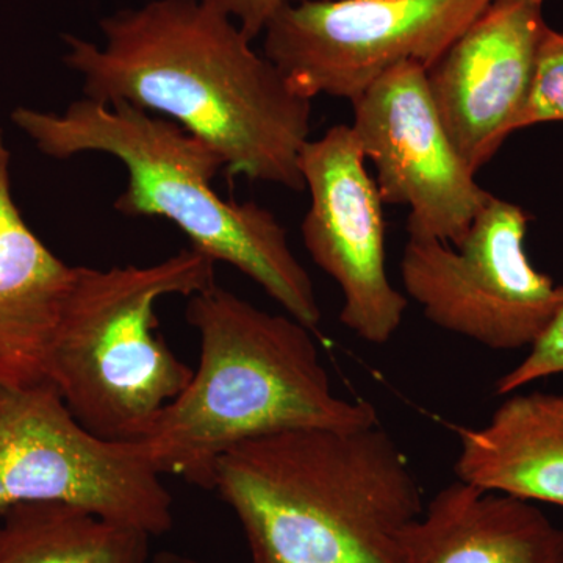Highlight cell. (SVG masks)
<instances>
[{
  "label": "cell",
  "instance_id": "14",
  "mask_svg": "<svg viewBox=\"0 0 563 563\" xmlns=\"http://www.w3.org/2000/svg\"><path fill=\"white\" fill-rule=\"evenodd\" d=\"M479 428H457L462 483L563 507V395L510 393Z\"/></svg>",
  "mask_w": 563,
  "mask_h": 563
},
{
  "label": "cell",
  "instance_id": "16",
  "mask_svg": "<svg viewBox=\"0 0 563 563\" xmlns=\"http://www.w3.org/2000/svg\"><path fill=\"white\" fill-rule=\"evenodd\" d=\"M547 122H563V32L548 25L523 110L515 122V132Z\"/></svg>",
  "mask_w": 563,
  "mask_h": 563
},
{
  "label": "cell",
  "instance_id": "2",
  "mask_svg": "<svg viewBox=\"0 0 563 563\" xmlns=\"http://www.w3.org/2000/svg\"><path fill=\"white\" fill-rule=\"evenodd\" d=\"M251 563H395L424 510L401 448L379 424L257 437L222 454L213 488Z\"/></svg>",
  "mask_w": 563,
  "mask_h": 563
},
{
  "label": "cell",
  "instance_id": "17",
  "mask_svg": "<svg viewBox=\"0 0 563 563\" xmlns=\"http://www.w3.org/2000/svg\"><path fill=\"white\" fill-rule=\"evenodd\" d=\"M563 373V309L520 365L499 377L495 390L499 396L520 390L526 385Z\"/></svg>",
  "mask_w": 563,
  "mask_h": 563
},
{
  "label": "cell",
  "instance_id": "10",
  "mask_svg": "<svg viewBox=\"0 0 563 563\" xmlns=\"http://www.w3.org/2000/svg\"><path fill=\"white\" fill-rule=\"evenodd\" d=\"M365 162L351 125L307 141L299 169L310 206L301 232L314 265L343 292L344 328L385 344L401 328L409 301L388 279L384 201Z\"/></svg>",
  "mask_w": 563,
  "mask_h": 563
},
{
  "label": "cell",
  "instance_id": "3",
  "mask_svg": "<svg viewBox=\"0 0 563 563\" xmlns=\"http://www.w3.org/2000/svg\"><path fill=\"white\" fill-rule=\"evenodd\" d=\"M199 365L190 383L139 440L155 468L203 490L236 444L299 429L355 431L379 424L366 401L332 390L312 329L214 284L188 298Z\"/></svg>",
  "mask_w": 563,
  "mask_h": 563
},
{
  "label": "cell",
  "instance_id": "18",
  "mask_svg": "<svg viewBox=\"0 0 563 563\" xmlns=\"http://www.w3.org/2000/svg\"><path fill=\"white\" fill-rule=\"evenodd\" d=\"M206 2L224 11L254 41L257 36H262L266 24L277 10L287 3L302 2V0H206Z\"/></svg>",
  "mask_w": 563,
  "mask_h": 563
},
{
  "label": "cell",
  "instance_id": "6",
  "mask_svg": "<svg viewBox=\"0 0 563 563\" xmlns=\"http://www.w3.org/2000/svg\"><path fill=\"white\" fill-rule=\"evenodd\" d=\"M162 477L140 442L85 429L51 383L0 390V512L63 503L158 537L174 525Z\"/></svg>",
  "mask_w": 563,
  "mask_h": 563
},
{
  "label": "cell",
  "instance_id": "4",
  "mask_svg": "<svg viewBox=\"0 0 563 563\" xmlns=\"http://www.w3.org/2000/svg\"><path fill=\"white\" fill-rule=\"evenodd\" d=\"M11 121L57 161L106 154L128 172L113 207L131 218L172 222L190 247L254 280L284 312L309 329L321 321L310 274L276 214L257 202L224 199L213 187L221 155L176 122L129 103L81 98L62 113L18 107Z\"/></svg>",
  "mask_w": 563,
  "mask_h": 563
},
{
  "label": "cell",
  "instance_id": "9",
  "mask_svg": "<svg viewBox=\"0 0 563 563\" xmlns=\"http://www.w3.org/2000/svg\"><path fill=\"white\" fill-rule=\"evenodd\" d=\"M351 103V129L376 168L380 198L409 207V239L461 242L492 192L477 184L448 135L424 66H393Z\"/></svg>",
  "mask_w": 563,
  "mask_h": 563
},
{
  "label": "cell",
  "instance_id": "15",
  "mask_svg": "<svg viewBox=\"0 0 563 563\" xmlns=\"http://www.w3.org/2000/svg\"><path fill=\"white\" fill-rule=\"evenodd\" d=\"M150 533L63 503L0 512V563H152Z\"/></svg>",
  "mask_w": 563,
  "mask_h": 563
},
{
  "label": "cell",
  "instance_id": "8",
  "mask_svg": "<svg viewBox=\"0 0 563 563\" xmlns=\"http://www.w3.org/2000/svg\"><path fill=\"white\" fill-rule=\"evenodd\" d=\"M493 0H302L276 11L263 54L306 98L354 101L404 62L431 68Z\"/></svg>",
  "mask_w": 563,
  "mask_h": 563
},
{
  "label": "cell",
  "instance_id": "12",
  "mask_svg": "<svg viewBox=\"0 0 563 563\" xmlns=\"http://www.w3.org/2000/svg\"><path fill=\"white\" fill-rule=\"evenodd\" d=\"M0 129V390L47 383V358L79 266L54 254L14 202Z\"/></svg>",
  "mask_w": 563,
  "mask_h": 563
},
{
  "label": "cell",
  "instance_id": "20",
  "mask_svg": "<svg viewBox=\"0 0 563 563\" xmlns=\"http://www.w3.org/2000/svg\"><path fill=\"white\" fill-rule=\"evenodd\" d=\"M532 2L540 3V5H543L544 0H532Z\"/></svg>",
  "mask_w": 563,
  "mask_h": 563
},
{
  "label": "cell",
  "instance_id": "7",
  "mask_svg": "<svg viewBox=\"0 0 563 563\" xmlns=\"http://www.w3.org/2000/svg\"><path fill=\"white\" fill-rule=\"evenodd\" d=\"M529 214L490 196L457 244L409 239L401 277L437 328L492 351L531 347L563 309V285L526 254Z\"/></svg>",
  "mask_w": 563,
  "mask_h": 563
},
{
  "label": "cell",
  "instance_id": "5",
  "mask_svg": "<svg viewBox=\"0 0 563 563\" xmlns=\"http://www.w3.org/2000/svg\"><path fill=\"white\" fill-rule=\"evenodd\" d=\"M217 262L181 250L154 265L77 268L47 358V383L73 417L113 442H139L184 391L192 369L161 333L155 306L217 284Z\"/></svg>",
  "mask_w": 563,
  "mask_h": 563
},
{
  "label": "cell",
  "instance_id": "13",
  "mask_svg": "<svg viewBox=\"0 0 563 563\" xmlns=\"http://www.w3.org/2000/svg\"><path fill=\"white\" fill-rule=\"evenodd\" d=\"M395 563H563V529L531 501L457 479L407 528Z\"/></svg>",
  "mask_w": 563,
  "mask_h": 563
},
{
  "label": "cell",
  "instance_id": "1",
  "mask_svg": "<svg viewBox=\"0 0 563 563\" xmlns=\"http://www.w3.org/2000/svg\"><path fill=\"white\" fill-rule=\"evenodd\" d=\"M102 43L63 35L84 98L129 103L209 143L231 179L303 190L312 99L206 0H150L99 22Z\"/></svg>",
  "mask_w": 563,
  "mask_h": 563
},
{
  "label": "cell",
  "instance_id": "11",
  "mask_svg": "<svg viewBox=\"0 0 563 563\" xmlns=\"http://www.w3.org/2000/svg\"><path fill=\"white\" fill-rule=\"evenodd\" d=\"M540 3L493 0L428 70L433 106L474 173L515 133L548 24Z\"/></svg>",
  "mask_w": 563,
  "mask_h": 563
},
{
  "label": "cell",
  "instance_id": "19",
  "mask_svg": "<svg viewBox=\"0 0 563 563\" xmlns=\"http://www.w3.org/2000/svg\"><path fill=\"white\" fill-rule=\"evenodd\" d=\"M152 563H199L188 555L173 553V551H162V553L154 554Z\"/></svg>",
  "mask_w": 563,
  "mask_h": 563
}]
</instances>
